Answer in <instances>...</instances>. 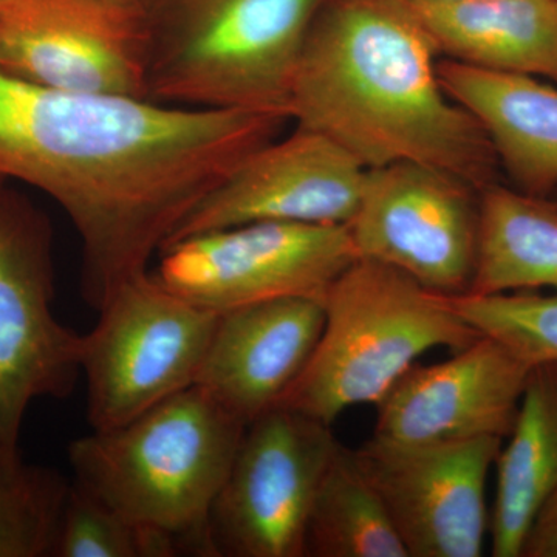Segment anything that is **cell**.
Returning a JSON list of instances; mask_svg holds the SVG:
<instances>
[{"label": "cell", "instance_id": "obj_1", "mask_svg": "<svg viewBox=\"0 0 557 557\" xmlns=\"http://www.w3.org/2000/svg\"><path fill=\"white\" fill-rule=\"evenodd\" d=\"M287 121L51 89L0 67V177L42 190L67 214L83 247L81 295L98 311Z\"/></svg>", "mask_w": 557, "mask_h": 557}, {"label": "cell", "instance_id": "obj_2", "mask_svg": "<svg viewBox=\"0 0 557 557\" xmlns=\"http://www.w3.org/2000/svg\"><path fill=\"white\" fill-rule=\"evenodd\" d=\"M438 58L412 0H325L300 54L289 120L368 170L412 161L483 189L497 182L496 152L443 89Z\"/></svg>", "mask_w": 557, "mask_h": 557}, {"label": "cell", "instance_id": "obj_3", "mask_svg": "<svg viewBox=\"0 0 557 557\" xmlns=\"http://www.w3.org/2000/svg\"><path fill=\"white\" fill-rule=\"evenodd\" d=\"M247 426L194 384L123 426L73 440V482L182 555L214 557L209 519Z\"/></svg>", "mask_w": 557, "mask_h": 557}, {"label": "cell", "instance_id": "obj_4", "mask_svg": "<svg viewBox=\"0 0 557 557\" xmlns=\"http://www.w3.org/2000/svg\"><path fill=\"white\" fill-rule=\"evenodd\" d=\"M324 309L317 350L281 405L330 426L344 410L376 405L432 348L454 354L482 336L450 296L375 260L350 263L330 285Z\"/></svg>", "mask_w": 557, "mask_h": 557}, {"label": "cell", "instance_id": "obj_5", "mask_svg": "<svg viewBox=\"0 0 557 557\" xmlns=\"http://www.w3.org/2000/svg\"><path fill=\"white\" fill-rule=\"evenodd\" d=\"M324 2L168 0L161 17L149 14V100L289 120L300 54Z\"/></svg>", "mask_w": 557, "mask_h": 557}, {"label": "cell", "instance_id": "obj_6", "mask_svg": "<svg viewBox=\"0 0 557 557\" xmlns=\"http://www.w3.org/2000/svg\"><path fill=\"white\" fill-rule=\"evenodd\" d=\"M98 314L81 358L91 431L123 426L193 387L220 317L150 271L121 285Z\"/></svg>", "mask_w": 557, "mask_h": 557}, {"label": "cell", "instance_id": "obj_7", "mask_svg": "<svg viewBox=\"0 0 557 557\" xmlns=\"http://www.w3.org/2000/svg\"><path fill=\"white\" fill-rule=\"evenodd\" d=\"M53 233L47 215L0 186V443L20 446L39 398L75 392L83 335L53 311Z\"/></svg>", "mask_w": 557, "mask_h": 557}, {"label": "cell", "instance_id": "obj_8", "mask_svg": "<svg viewBox=\"0 0 557 557\" xmlns=\"http://www.w3.org/2000/svg\"><path fill=\"white\" fill-rule=\"evenodd\" d=\"M339 445L330 424L284 405L251 421L209 519L214 557H304L319 483Z\"/></svg>", "mask_w": 557, "mask_h": 557}, {"label": "cell", "instance_id": "obj_9", "mask_svg": "<svg viewBox=\"0 0 557 557\" xmlns=\"http://www.w3.org/2000/svg\"><path fill=\"white\" fill-rule=\"evenodd\" d=\"M346 226L358 259L384 263L450 298L471 289L480 190L467 180L412 161L372 168Z\"/></svg>", "mask_w": 557, "mask_h": 557}, {"label": "cell", "instance_id": "obj_10", "mask_svg": "<svg viewBox=\"0 0 557 557\" xmlns=\"http://www.w3.org/2000/svg\"><path fill=\"white\" fill-rule=\"evenodd\" d=\"M156 276L218 313L262 300L324 299L358 259L347 226L251 222L205 231L160 252Z\"/></svg>", "mask_w": 557, "mask_h": 557}, {"label": "cell", "instance_id": "obj_11", "mask_svg": "<svg viewBox=\"0 0 557 557\" xmlns=\"http://www.w3.org/2000/svg\"><path fill=\"white\" fill-rule=\"evenodd\" d=\"M149 13L101 0H10L0 67L40 86L149 98Z\"/></svg>", "mask_w": 557, "mask_h": 557}, {"label": "cell", "instance_id": "obj_12", "mask_svg": "<svg viewBox=\"0 0 557 557\" xmlns=\"http://www.w3.org/2000/svg\"><path fill=\"white\" fill-rule=\"evenodd\" d=\"M504 438L397 445L370 438L355 449L409 557L483 555L491 515L486 483Z\"/></svg>", "mask_w": 557, "mask_h": 557}, {"label": "cell", "instance_id": "obj_13", "mask_svg": "<svg viewBox=\"0 0 557 557\" xmlns=\"http://www.w3.org/2000/svg\"><path fill=\"white\" fill-rule=\"evenodd\" d=\"M366 171L332 138L296 126L245 157L164 248L194 234L251 222L346 226L361 199Z\"/></svg>", "mask_w": 557, "mask_h": 557}, {"label": "cell", "instance_id": "obj_14", "mask_svg": "<svg viewBox=\"0 0 557 557\" xmlns=\"http://www.w3.org/2000/svg\"><path fill=\"white\" fill-rule=\"evenodd\" d=\"M531 366L482 335L437 364H413L376 403L373 438L397 445L507 438Z\"/></svg>", "mask_w": 557, "mask_h": 557}, {"label": "cell", "instance_id": "obj_15", "mask_svg": "<svg viewBox=\"0 0 557 557\" xmlns=\"http://www.w3.org/2000/svg\"><path fill=\"white\" fill-rule=\"evenodd\" d=\"M325 324L324 299L292 296L220 313L197 386L249 424L281 405Z\"/></svg>", "mask_w": 557, "mask_h": 557}, {"label": "cell", "instance_id": "obj_16", "mask_svg": "<svg viewBox=\"0 0 557 557\" xmlns=\"http://www.w3.org/2000/svg\"><path fill=\"white\" fill-rule=\"evenodd\" d=\"M446 94L485 131L516 189L547 199L557 189V89L536 76L438 61Z\"/></svg>", "mask_w": 557, "mask_h": 557}, {"label": "cell", "instance_id": "obj_17", "mask_svg": "<svg viewBox=\"0 0 557 557\" xmlns=\"http://www.w3.org/2000/svg\"><path fill=\"white\" fill-rule=\"evenodd\" d=\"M413 3L440 57L557 81V0Z\"/></svg>", "mask_w": 557, "mask_h": 557}, {"label": "cell", "instance_id": "obj_18", "mask_svg": "<svg viewBox=\"0 0 557 557\" xmlns=\"http://www.w3.org/2000/svg\"><path fill=\"white\" fill-rule=\"evenodd\" d=\"M508 438L496 461L494 557H520L539 509L557 490V362L531 369Z\"/></svg>", "mask_w": 557, "mask_h": 557}, {"label": "cell", "instance_id": "obj_19", "mask_svg": "<svg viewBox=\"0 0 557 557\" xmlns=\"http://www.w3.org/2000/svg\"><path fill=\"white\" fill-rule=\"evenodd\" d=\"M557 292V203L491 183L480 189L478 262L468 295Z\"/></svg>", "mask_w": 557, "mask_h": 557}, {"label": "cell", "instance_id": "obj_20", "mask_svg": "<svg viewBox=\"0 0 557 557\" xmlns=\"http://www.w3.org/2000/svg\"><path fill=\"white\" fill-rule=\"evenodd\" d=\"M304 557H409L355 449L333 454L307 523Z\"/></svg>", "mask_w": 557, "mask_h": 557}, {"label": "cell", "instance_id": "obj_21", "mask_svg": "<svg viewBox=\"0 0 557 557\" xmlns=\"http://www.w3.org/2000/svg\"><path fill=\"white\" fill-rule=\"evenodd\" d=\"M70 482L0 443V557H53Z\"/></svg>", "mask_w": 557, "mask_h": 557}, {"label": "cell", "instance_id": "obj_22", "mask_svg": "<svg viewBox=\"0 0 557 557\" xmlns=\"http://www.w3.org/2000/svg\"><path fill=\"white\" fill-rule=\"evenodd\" d=\"M171 537L132 522L86 487L70 483L53 557H174Z\"/></svg>", "mask_w": 557, "mask_h": 557}, {"label": "cell", "instance_id": "obj_23", "mask_svg": "<svg viewBox=\"0 0 557 557\" xmlns=\"http://www.w3.org/2000/svg\"><path fill=\"white\" fill-rule=\"evenodd\" d=\"M453 302L480 335L497 339L531 368L557 362V295H463Z\"/></svg>", "mask_w": 557, "mask_h": 557}, {"label": "cell", "instance_id": "obj_24", "mask_svg": "<svg viewBox=\"0 0 557 557\" xmlns=\"http://www.w3.org/2000/svg\"><path fill=\"white\" fill-rule=\"evenodd\" d=\"M520 557H557V490L539 509Z\"/></svg>", "mask_w": 557, "mask_h": 557}, {"label": "cell", "instance_id": "obj_25", "mask_svg": "<svg viewBox=\"0 0 557 557\" xmlns=\"http://www.w3.org/2000/svg\"><path fill=\"white\" fill-rule=\"evenodd\" d=\"M101 2L113 3L124 7H146V0H101Z\"/></svg>", "mask_w": 557, "mask_h": 557}, {"label": "cell", "instance_id": "obj_26", "mask_svg": "<svg viewBox=\"0 0 557 557\" xmlns=\"http://www.w3.org/2000/svg\"><path fill=\"white\" fill-rule=\"evenodd\" d=\"M413 2H457V0H413Z\"/></svg>", "mask_w": 557, "mask_h": 557}, {"label": "cell", "instance_id": "obj_27", "mask_svg": "<svg viewBox=\"0 0 557 557\" xmlns=\"http://www.w3.org/2000/svg\"><path fill=\"white\" fill-rule=\"evenodd\" d=\"M9 2H10V0H0V10H2L3 7H5L7 3H9Z\"/></svg>", "mask_w": 557, "mask_h": 557}, {"label": "cell", "instance_id": "obj_28", "mask_svg": "<svg viewBox=\"0 0 557 557\" xmlns=\"http://www.w3.org/2000/svg\"><path fill=\"white\" fill-rule=\"evenodd\" d=\"M3 183H5V178L0 177V186H2V185H3Z\"/></svg>", "mask_w": 557, "mask_h": 557}, {"label": "cell", "instance_id": "obj_29", "mask_svg": "<svg viewBox=\"0 0 557 557\" xmlns=\"http://www.w3.org/2000/svg\"><path fill=\"white\" fill-rule=\"evenodd\" d=\"M556 203H557V201H556Z\"/></svg>", "mask_w": 557, "mask_h": 557}]
</instances>
